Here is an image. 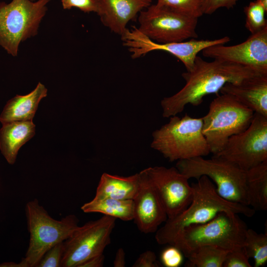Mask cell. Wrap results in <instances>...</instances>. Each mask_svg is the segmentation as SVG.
<instances>
[{
	"instance_id": "obj_8",
	"label": "cell",
	"mask_w": 267,
	"mask_h": 267,
	"mask_svg": "<svg viewBox=\"0 0 267 267\" xmlns=\"http://www.w3.org/2000/svg\"><path fill=\"white\" fill-rule=\"evenodd\" d=\"M51 0H12L0 2V46L17 55L21 43L36 36Z\"/></svg>"
},
{
	"instance_id": "obj_26",
	"label": "cell",
	"mask_w": 267,
	"mask_h": 267,
	"mask_svg": "<svg viewBox=\"0 0 267 267\" xmlns=\"http://www.w3.org/2000/svg\"><path fill=\"white\" fill-rule=\"evenodd\" d=\"M205 0H157L156 4L198 18L203 14Z\"/></svg>"
},
{
	"instance_id": "obj_23",
	"label": "cell",
	"mask_w": 267,
	"mask_h": 267,
	"mask_svg": "<svg viewBox=\"0 0 267 267\" xmlns=\"http://www.w3.org/2000/svg\"><path fill=\"white\" fill-rule=\"evenodd\" d=\"M229 251L214 245H202L189 251L185 257L187 259L185 267H222Z\"/></svg>"
},
{
	"instance_id": "obj_29",
	"label": "cell",
	"mask_w": 267,
	"mask_h": 267,
	"mask_svg": "<svg viewBox=\"0 0 267 267\" xmlns=\"http://www.w3.org/2000/svg\"><path fill=\"white\" fill-rule=\"evenodd\" d=\"M183 256L178 248L170 245L162 251L161 260L162 264L166 267H179L182 264Z\"/></svg>"
},
{
	"instance_id": "obj_7",
	"label": "cell",
	"mask_w": 267,
	"mask_h": 267,
	"mask_svg": "<svg viewBox=\"0 0 267 267\" xmlns=\"http://www.w3.org/2000/svg\"><path fill=\"white\" fill-rule=\"evenodd\" d=\"M254 112L232 96L218 95L202 117V133L210 148L215 155L225 146L228 139L244 131L250 124Z\"/></svg>"
},
{
	"instance_id": "obj_25",
	"label": "cell",
	"mask_w": 267,
	"mask_h": 267,
	"mask_svg": "<svg viewBox=\"0 0 267 267\" xmlns=\"http://www.w3.org/2000/svg\"><path fill=\"white\" fill-rule=\"evenodd\" d=\"M244 11L246 15L245 27L251 34L267 28L265 18L267 11L257 0L250 2L244 7Z\"/></svg>"
},
{
	"instance_id": "obj_32",
	"label": "cell",
	"mask_w": 267,
	"mask_h": 267,
	"mask_svg": "<svg viewBox=\"0 0 267 267\" xmlns=\"http://www.w3.org/2000/svg\"><path fill=\"white\" fill-rule=\"evenodd\" d=\"M160 264L157 260L156 256L151 251H146L141 253L133 265L134 267H159Z\"/></svg>"
},
{
	"instance_id": "obj_20",
	"label": "cell",
	"mask_w": 267,
	"mask_h": 267,
	"mask_svg": "<svg viewBox=\"0 0 267 267\" xmlns=\"http://www.w3.org/2000/svg\"><path fill=\"white\" fill-rule=\"evenodd\" d=\"M140 181L139 173L129 177L104 173L100 178L94 199L133 200L138 190Z\"/></svg>"
},
{
	"instance_id": "obj_19",
	"label": "cell",
	"mask_w": 267,
	"mask_h": 267,
	"mask_svg": "<svg viewBox=\"0 0 267 267\" xmlns=\"http://www.w3.org/2000/svg\"><path fill=\"white\" fill-rule=\"evenodd\" d=\"M0 130V150L7 162L13 164L20 147L35 134L32 121H14L2 124Z\"/></svg>"
},
{
	"instance_id": "obj_13",
	"label": "cell",
	"mask_w": 267,
	"mask_h": 267,
	"mask_svg": "<svg viewBox=\"0 0 267 267\" xmlns=\"http://www.w3.org/2000/svg\"><path fill=\"white\" fill-rule=\"evenodd\" d=\"M145 170L168 218L177 216L188 207L192 198L193 188L189 179L176 167L155 166Z\"/></svg>"
},
{
	"instance_id": "obj_6",
	"label": "cell",
	"mask_w": 267,
	"mask_h": 267,
	"mask_svg": "<svg viewBox=\"0 0 267 267\" xmlns=\"http://www.w3.org/2000/svg\"><path fill=\"white\" fill-rule=\"evenodd\" d=\"M176 168L188 179H197L203 176L207 177L222 198L233 203L249 206L246 171L230 161L214 155L209 159L197 157L178 161Z\"/></svg>"
},
{
	"instance_id": "obj_17",
	"label": "cell",
	"mask_w": 267,
	"mask_h": 267,
	"mask_svg": "<svg viewBox=\"0 0 267 267\" xmlns=\"http://www.w3.org/2000/svg\"><path fill=\"white\" fill-rule=\"evenodd\" d=\"M220 92L232 96L254 113L267 117V73L247 78L237 83H226Z\"/></svg>"
},
{
	"instance_id": "obj_14",
	"label": "cell",
	"mask_w": 267,
	"mask_h": 267,
	"mask_svg": "<svg viewBox=\"0 0 267 267\" xmlns=\"http://www.w3.org/2000/svg\"><path fill=\"white\" fill-rule=\"evenodd\" d=\"M204 56L267 72V28L234 45L217 44L202 50Z\"/></svg>"
},
{
	"instance_id": "obj_30",
	"label": "cell",
	"mask_w": 267,
	"mask_h": 267,
	"mask_svg": "<svg viewBox=\"0 0 267 267\" xmlns=\"http://www.w3.org/2000/svg\"><path fill=\"white\" fill-rule=\"evenodd\" d=\"M61 4L64 9L76 7L86 13L97 10L96 0H61Z\"/></svg>"
},
{
	"instance_id": "obj_21",
	"label": "cell",
	"mask_w": 267,
	"mask_h": 267,
	"mask_svg": "<svg viewBox=\"0 0 267 267\" xmlns=\"http://www.w3.org/2000/svg\"><path fill=\"white\" fill-rule=\"evenodd\" d=\"M249 206L255 211L267 210V161L246 171Z\"/></svg>"
},
{
	"instance_id": "obj_27",
	"label": "cell",
	"mask_w": 267,
	"mask_h": 267,
	"mask_svg": "<svg viewBox=\"0 0 267 267\" xmlns=\"http://www.w3.org/2000/svg\"><path fill=\"white\" fill-rule=\"evenodd\" d=\"M63 242L58 243L49 249L43 256L37 267H60L63 253Z\"/></svg>"
},
{
	"instance_id": "obj_18",
	"label": "cell",
	"mask_w": 267,
	"mask_h": 267,
	"mask_svg": "<svg viewBox=\"0 0 267 267\" xmlns=\"http://www.w3.org/2000/svg\"><path fill=\"white\" fill-rule=\"evenodd\" d=\"M47 91L45 86L39 82L28 94L16 95L9 99L0 114V123L32 121L40 101L46 96Z\"/></svg>"
},
{
	"instance_id": "obj_33",
	"label": "cell",
	"mask_w": 267,
	"mask_h": 267,
	"mask_svg": "<svg viewBox=\"0 0 267 267\" xmlns=\"http://www.w3.org/2000/svg\"><path fill=\"white\" fill-rule=\"evenodd\" d=\"M104 261V256L101 254L88 259L79 267H103Z\"/></svg>"
},
{
	"instance_id": "obj_28",
	"label": "cell",
	"mask_w": 267,
	"mask_h": 267,
	"mask_svg": "<svg viewBox=\"0 0 267 267\" xmlns=\"http://www.w3.org/2000/svg\"><path fill=\"white\" fill-rule=\"evenodd\" d=\"M249 260L242 247L236 248L227 252L222 267H251Z\"/></svg>"
},
{
	"instance_id": "obj_5",
	"label": "cell",
	"mask_w": 267,
	"mask_h": 267,
	"mask_svg": "<svg viewBox=\"0 0 267 267\" xmlns=\"http://www.w3.org/2000/svg\"><path fill=\"white\" fill-rule=\"evenodd\" d=\"M247 229L238 214L222 212L205 223L186 227L170 245L178 248L184 256L202 245H214L230 251L243 247Z\"/></svg>"
},
{
	"instance_id": "obj_3",
	"label": "cell",
	"mask_w": 267,
	"mask_h": 267,
	"mask_svg": "<svg viewBox=\"0 0 267 267\" xmlns=\"http://www.w3.org/2000/svg\"><path fill=\"white\" fill-rule=\"evenodd\" d=\"M169 122L152 134L151 147L170 162L207 156L210 150L202 133L201 118L186 114L170 117Z\"/></svg>"
},
{
	"instance_id": "obj_16",
	"label": "cell",
	"mask_w": 267,
	"mask_h": 267,
	"mask_svg": "<svg viewBox=\"0 0 267 267\" xmlns=\"http://www.w3.org/2000/svg\"><path fill=\"white\" fill-rule=\"evenodd\" d=\"M97 14L103 25L121 36L128 24L140 11L149 6L152 0H96Z\"/></svg>"
},
{
	"instance_id": "obj_2",
	"label": "cell",
	"mask_w": 267,
	"mask_h": 267,
	"mask_svg": "<svg viewBox=\"0 0 267 267\" xmlns=\"http://www.w3.org/2000/svg\"><path fill=\"white\" fill-rule=\"evenodd\" d=\"M193 196L188 207L173 218H168L163 226L155 232V238L161 245H171L186 227L205 223L222 212L252 217L255 211L251 207L233 203L222 198L207 177L203 176L192 183Z\"/></svg>"
},
{
	"instance_id": "obj_22",
	"label": "cell",
	"mask_w": 267,
	"mask_h": 267,
	"mask_svg": "<svg viewBox=\"0 0 267 267\" xmlns=\"http://www.w3.org/2000/svg\"><path fill=\"white\" fill-rule=\"evenodd\" d=\"M86 213H99L104 215L119 219L124 221L133 220L134 204L133 200L113 198L93 199L81 207Z\"/></svg>"
},
{
	"instance_id": "obj_15",
	"label": "cell",
	"mask_w": 267,
	"mask_h": 267,
	"mask_svg": "<svg viewBox=\"0 0 267 267\" xmlns=\"http://www.w3.org/2000/svg\"><path fill=\"white\" fill-rule=\"evenodd\" d=\"M140 185L133 199L134 220L138 229L148 234L155 232L168 219L164 206L145 169L139 172Z\"/></svg>"
},
{
	"instance_id": "obj_4",
	"label": "cell",
	"mask_w": 267,
	"mask_h": 267,
	"mask_svg": "<svg viewBox=\"0 0 267 267\" xmlns=\"http://www.w3.org/2000/svg\"><path fill=\"white\" fill-rule=\"evenodd\" d=\"M25 211L30 240L25 257L18 264V267H34L49 249L71 235L79 220L74 215L54 220L36 199L27 203Z\"/></svg>"
},
{
	"instance_id": "obj_1",
	"label": "cell",
	"mask_w": 267,
	"mask_h": 267,
	"mask_svg": "<svg viewBox=\"0 0 267 267\" xmlns=\"http://www.w3.org/2000/svg\"><path fill=\"white\" fill-rule=\"evenodd\" d=\"M266 73L222 60L208 62L197 56L192 69L181 74L185 81L184 87L176 94L161 100L163 116L170 118L176 115L188 104L200 105L205 96L218 94L226 83H237L245 78Z\"/></svg>"
},
{
	"instance_id": "obj_10",
	"label": "cell",
	"mask_w": 267,
	"mask_h": 267,
	"mask_svg": "<svg viewBox=\"0 0 267 267\" xmlns=\"http://www.w3.org/2000/svg\"><path fill=\"white\" fill-rule=\"evenodd\" d=\"M116 219L104 215L78 226L63 242L61 267H79L88 259L103 254L110 243Z\"/></svg>"
},
{
	"instance_id": "obj_12",
	"label": "cell",
	"mask_w": 267,
	"mask_h": 267,
	"mask_svg": "<svg viewBox=\"0 0 267 267\" xmlns=\"http://www.w3.org/2000/svg\"><path fill=\"white\" fill-rule=\"evenodd\" d=\"M123 44L131 53V57L138 58L154 50H163L171 53L180 60L186 71L193 68L198 53L205 48L217 44H224L230 40L228 37L218 39L191 40L186 42L160 44L153 42L140 33L136 27L127 28L121 36Z\"/></svg>"
},
{
	"instance_id": "obj_34",
	"label": "cell",
	"mask_w": 267,
	"mask_h": 267,
	"mask_svg": "<svg viewBox=\"0 0 267 267\" xmlns=\"http://www.w3.org/2000/svg\"><path fill=\"white\" fill-rule=\"evenodd\" d=\"M115 267H124L126 266L125 253L123 248H119L115 255L113 262Z\"/></svg>"
},
{
	"instance_id": "obj_11",
	"label": "cell",
	"mask_w": 267,
	"mask_h": 267,
	"mask_svg": "<svg viewBox=\"0 0 267 267\" xmlns=\"http://www.w3.org/2000/svg\"><path fill=\"white\" fill-rule=\"evenodd\" d=\"M214 155L244 171L267 161V117L254 113L249 126L231 136L224 148Z\"/></svg>"
},
{
	"instance_id": "obj_35",
	"label": "cell",
	"mask_w": 267,
	"mask_h": 267,
	"mask_svg": "<svg viewBox=\"0 0 267 267\" xmlns=\"http://www.w3.org/2000/svg\"><path fill=\"white\" fill-rule=\"evenodd\" d=\"M267 11V0H257Z\"/></svg>"
},
{
	"instance_id": "obj_9",
	"label": "cell",
	"mask_w": 267,
	"mask_h": 267,
	"mask_svg": "<svg viewBox=\"0 0 267 267\" xmlns=\"http://www.w3.org/2000/svg\"><path fill=\"white\" fill-rule=\"evenodd\" d=\"M138 21V30L157 43L179 42L198 37V18L157 4H151L140 11Z\"/></svg>"
},
{
	"instance_id": "obj_36",
	"label": "cell",
	"mask_w": 267,
	"mask_h": 267,
	"mask_svg": "<svg viewBox=\"0 0 267 267\" xmlns=\"http://www.w3.org/2000/svg\"><path fill=\"white\" fill-rule=\"evenodd\" d=\"M32 0V1H35V0Z\"/></svg>"
},
{
	"instance_id": "obj_24",
	"label": "cell",
	"mask_w": 267,
	"mask_h": 267,
	"mask_svg": "<svg viewBox=\"0 0 267 267\" xmlns=\"http://www.w3.org/2000/svg\"><path fill=\"white\" fill-rule=\"evenodd\" d=\"M247 257L254 261V267L265 266L267 262V234L259 233L248 228L242 247Z\"/></svg>"
},
{
	"instance_id": "obj_31",
	"label": "cell",
	"mask_w": 267,
	"mask_h": 267,
	"mask_svg": "<svg viewBox=\"0 0 267 267\" xmlns=\"http://www.w3.org/2000/svg\"><path fill=\"white\" fill-rule=\"evenodd\" d=\"M238 0H205L203 6V13L211 14L217 9L225 7H232Z\"/></svg>"
}]
</instances>
